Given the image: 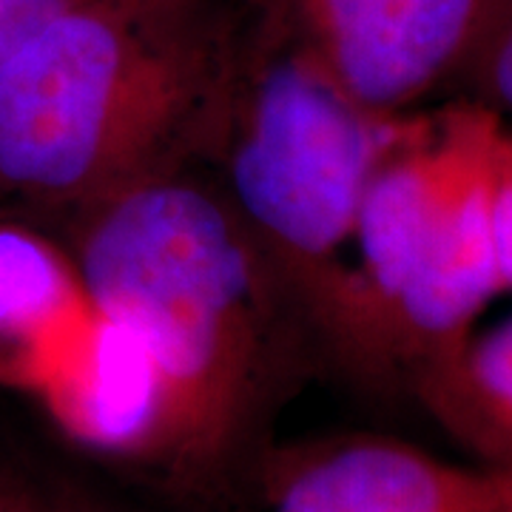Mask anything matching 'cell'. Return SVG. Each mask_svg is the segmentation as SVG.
I'll list each match as a JSON object with an SVG mask.
<instances>
[{
	"mask_svg": "<svg viewBox=\"0 0 512 512\" xmlns=\"http://www.w3.org/2000/svg\"><path fill=\"white\" fill-rule=\"evenodd\" d=\"M83 302L69 254L20 220L0 217V353L52 336Z\"/></svg>",
	"mask_w": 512,
	"mask_h": 512,
	"instance_id": "obj_8",
	"label": "cell"
},
{
	"mask_svg": "<svg viewBox=\"0 0 512 512\" xmlns=\"http://www.w3.org/2000/svg\"><path fill=\"white\" fill-rule=\"evenodd\" d=\"M80 291L140 370L137 444L180 476L237 453L274 382L279 291L220 188L185 171L74 214Z\"/></svg>",
	"mask_w": 512,
	"mask_h": 512,
	"instance_id": "obj_1",
	"label": "cell"
},
{
	"mask_svg": "<svg viewBox=\"0 0 512 512\" xmlns=\"http://www.w3.org/2000/svg\"><path fill=\"white\" fill-rule=\"evenodd\" d=\"M80 0H0V63Z\"/></svg>",
	"mask_w": 512,
	"mask_h": 512,
	"instance_id": "obj_11",
	"label": "cell"
},
{
	"mask_svg": "<svg viewBox=\"0 0 512 512\" xmlns=\"http://www.w3.org/2000/svg\"><path fill=\"white\" fill-rule=\"evenodd\" d=\"M410 117L359 106L274 6L242 37L214 157L222 197L296 313L328 339L367 183Z\"/></svg>",
	"mask_w": 512,
	"mask_h": 512,
	"instance_id": "obj_4",
	"label": "cell"
},
{
	"mask_svg": "<svg viewBox=\"0 0 512 512\" xmlns=\"http://www.w3.org/2000/svg\"><path fill=\"white\" fill-rule=\"evenodd\" d=\"M490 220H493L498 274L504 282V291H512V126H507V131H504L498 160H495Z\"/></svg>",
	"mask_w": 512,
	"mask_h": 512,
	"instance_id": "obj_10",
	"label": "cell"
},
{
	"mask_svg": "<svg viewBox=\"0 0 512 512\" xmlns=\"http://www.w3.org/2000/svg\"><path fill=\"white\" fill-rule=\"evenodd\" d=\"M410 396L484 467L512 473V316L473 330L421 373Z\"/></svg>",
	"mask_w": 512,
	"mask_h": 512,
	"instance_id": "obj_7",
	"label": "cell"
},
{
	"mask_svg": "<svg viewBox=\"0 0 512 512\" xmlns=\"http://www.w3.org/2000/svg\"><path fill=\"white\" fill-rule=\"evenodd\" d=\"M242 37L208 0H80L0 63V217L74 214L217 151Z\"/></svg>",
	"mask_w": 512,
	"mask_h": 512,
	"instance_id": "obj_2",
	"label": "cell"
},
{
	"mask_svg": "<svg viewBox=\"0 0 512 512\" xmlns=\"http://www.w3.org/2000/svg\"><path fill=\"white\" fill-rule=\"evenodd\" d=\"M453 89L501 117L512 114V0H490Z\"/></svg>",
	"mask_w": 512,
	"mask_h": 512,
	"instance_id": "obj_9",
	"label": "cell"
},
{
	"mask_svg": "<svg viewBox=\"0 0 512 512\" xmlns=\"http://www.w3.org/2000/svg\"><path fill=\"white\" fill-rule=\"evenodd\" d=\"M265 512H512V473L356 436L288 464L271 484Z\"/></svg>",
	"mask_w": 512,
	"mask_h": 512,
	"instance_id": "obj_6",
	"label": "cell"
},
{
	"mask_svg": "<svg viewBox=\"0 0 512 512\" xmlns=\"http://www.w3.org/2000/svg\"><path fill=\"white\" fill-rule=\"evenodd\" d=\"M18 512H100L92 504L74 501V498H46V495H32L20 490Z\"/></svg>",
	"mask_w": 512,
	"mask_h": 512,
	"instance_id": "obj_12",
	"label": "cell"
},
{
	"mask_svg": "<svg viewBox=\"0 0 512 512\" xmlns=\"http://www.w3.org/2000/svg\"><path fill=\"white\" fill-rule=\"evenodd\" d=\"M20 490L12 487H0V512H18Z\"/></svg>",
	"mask_w": 512,
	"mask_h": 512,
	"instance_id": "obj_13",
	"label": "cell"
},
{
	"mask_svg": "<svg viewBox=\"0 0 512 512\" xmlns=\"http://www.w3.org/2000/svg\"><path fill=\"white\" fill-rule=\"evenodd\" d=\"M359 106L407 117L453 89L490 0H265Z\"/></svg>",
	"mask_w": 512,
	"mask_h": 512,
	"instance_id": "obj_5",
	"label": "cell"
},
{
	"mask_svg": "<svg viewBox=\"0 0 512 512\" xmlns=\"http://www.w3.org/2000/svg\"><path fill=\"white\" fill-rule=\"evenodd\" d=\"M504 131L498 111L456 100L413 120L373 171L325 339L367 384L413 393L504 291L490 220Z\"/></svg>",
	"mask_w": 512,
	"mask_h": 512,
	"instance_id": "obj_3",
	"label": "cell"
}]
</instances>
